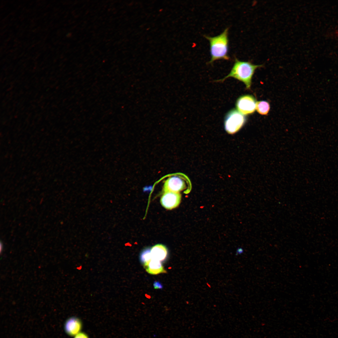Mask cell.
I'll list each match as a JSON object with an SVG mask.
<instances>
[{
  "instance_id": "obj_2",
  "label": "cell",
  "mask_w": 338,
  "mask_h": 338,
  "mask_svg": "<svg viewBox=\"0 0 338 338\" xmlns=\"http://www.w3.org/2000/svg\"><path fill=\"white\" fill-rule=\"evenodd\" d=\"M229 28H226L219 35L214 37L204 36L210 44L211 59L208 62L211 64L219 59L230 60L228 55L229 40Z\"/></svg>"
},
{
  "instance_id": "obj_1",
  "label": "cell",
  "mask_w": 338,
  "mask_h": 338,
  "mask_svg": "<svg viewBox=\"0 0 338 338\" xmlns=\"http://www.w3.org/2000/svg\"><path fill=\"white\" fill-rule=\"evenodd\" d=\"M262 67L263 65H255L250 62L239 60L235 58L234 64L229 73L217 81L223 82L228 78L233 77L243 83L246 88L249 89L252 78L255 70Z\"/></svg>"
},
{
  "instance_id": "obj_9",
  "label": "cell",
  "mask_w": 338,
  "mask_h": 338,
  "mask_svg": "<svg viewBox=\"0 0 338 338\" xmlns=\"http://www.w3.org/2000/svg\"><path fill=\"white\" fill-rule=\"evenodd\" d=\"M144 268L147 272L151 274L156 275L166 272L161 261L153 259Z\"/></svg>"
},
{
  "instance_id": "obj_15",
  "label": "cell",
  "mask_w": 338,
  "mask_h": 338,
  "mask_svg": "<svg viewBox=\"0 0 338 338\" xmlns=\"http://www.w3.org/2000/svg\"><path fill=\"white\" fill-rule=\"evenodd\" d=\"M3 245L2 243H0V251H1H1L3 250Z\"/></svg>"
},
{
  "instance_id": "obj_14",
  "label": "cell",
  "mask_w": 338,
  "mask_h": 338,
  "mask_svg": "<svg viewBox=\"0 0 338 338\" xmlns=\"http://www.w3.org/2000/svg\"><path fill=\"white\" fill-rule=\"evenodd\" d=\"M243 249L242 248H238V250H237V252L236 253V255H239V254H241L242 253H243Z\"/></svg>"
},
{
  "instance_id": "obj_3",
  "label": "cell",
  "mask_w": 338,
  "mask_h": 338,
  "mask_svg": "<svg viewBox=\"0 0 338 338\" xmlns=\"http://www.w3.org/2000/svg\"><path fill=\"white\" fill-rule=\"evenodd\" d=\"M246 121L245 115L238 110L233 109L226 115L224 119V127L229 134L238 132L244 125Z\"/></svg>"
},
{
  "instance_id": "obj_10",
  "label": "cell",
  "mask_w": 338,
  "mask_h": 338,
  "mask_svg": "<svg viewBox=\"0 0 338 338\" xmlns=\"http://www.w3.org/2000/svg\"><path fill=\"white\" fill-rule=\"evenodd\" d=\"M270 108L269 104L266 101H260L256 102V110L261 115H267Z\"/></svg>"
},
{
  "instance_id": "obj_12",
  "label": "cell",
  "mask_w": 338,
  "mask_h": 338,
  "mask_svg": "<svg viewBox=\"0 0 338 338\" xmlns=\"http://www.w3.org/2000/svg\"><path fill=\"white\" fill-rule=\"evenodd\" d=\"M74 338H90L89 335L86 333L81 332L74 336Z\"/></svg>"
},
{
  "instance_id": "obj_5",
  "label": "cell",
  "mask_w": 338,
  "mask_h": 338,
  "mask_svg": "<svg viewBox=\"0 0 338 338\" xmlns=\"http://www.w3.org/2000/svg\"><path fill=\"white\" fill-rule=\"evenodd\" d=\"M190 183L188 179H184L180 177L173 176L168 178L163 186V192H171L180 193L186 187V184Z\"/></svg>"
},
{
  "instance_id": "obj_11",
  "label": "cell",
  "mask_w": 338,
  "mask_h": 338,
  "mask_svg": "<svg viewBox=\"0 0 338 338\" xmlns=\"http://www.w3.org/2000/svg\"><path fill=\"white\" fill-rule=\"evenodd\" d=\"M151 248H146L141 252L140 255V260L144 267L146 266L151 260L152 257L151 253Z\"/></svg>"
},
{
  "instance_id": "obj_8",
  "label": "cell",
  "mask_w": 338,
  "mask_h": 338,
  "mask_svg": "<svg viewBox=\"0 0 338 338\" xmlns=\"http://www.w3.org/2000/svg\"><path fill=\"white\" fill-rule=\"evenodd\" d=\"M151 253L152 259L161 262L165 260L166 258L168 250L166 246L158 244L155 245L151 248Z\"/></svg>"
},
{
  "instance_id": "obj_13",
  "label": "cell",
  "mask_w": 338,
  "mask_h": 338,
  "mask_svg": "<svg viewBox=\"0 0 338 338\" xmlns=\"http://www.w3.org/2000/svg\"><path fill=\"white\" fill-rule=\"evenodd\" d=\"M153 285L155 289H161L162 287V286L160 283L158 282H155L154 283Z\"/></svg>"
},
{
  "instance_id": "obj_6",
  "label": "cell",
  "mask_w": 338,
  "mask_h": 338,
  "mask_svg": "<svg viewBox=\"0 0 338 338\" xmlns=\"http://www.w3.org/2000/svg\"><path fill=\"white\" fill-rule=\"evenodd\" d=\"M181 195L180 193L171 192H163L160 202L161 205L168 210H172L177 207L180 204Z\"/></svg>"
},
{
  "instance_id": "obj_4",
  "label": "cell",
  "mask_w": 338,
  "mask_h": 338,
  "mask_svg": "<svg viewBox=\"0 0 338 338\" xmlns=\"http://www.w3.org/2000/svg\"><path fill=\"white\" fill-rule=\"evenodd\" d=\"M257 101L255 97L251 95H245L239 97L236 103L237 110L244 115L254 113L256 108Z\"/></svg>"
},
{
  "instance_id": "obj_7",
  "label": "cell",
  "mask_w": 338,
  "mask_h": 338,
  "mask_svg": "<svg viewBox=\"0 0 338 338\" xmlns=\"http://www.w3.org/2000/svg\"><path fill=\"white\" fill-rule=\"evenodd\" d=\"M83 327L82 320L79 318L72 316L65 321L64 328L65 333L70 336H74L81 332Z\"/></svg>"
}]
</instances>
